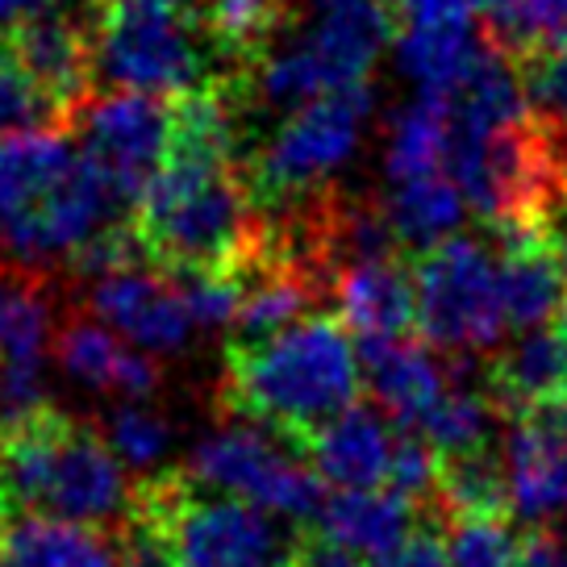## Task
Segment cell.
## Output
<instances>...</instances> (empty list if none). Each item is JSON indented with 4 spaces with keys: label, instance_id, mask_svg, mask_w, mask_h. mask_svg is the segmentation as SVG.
Segmentation results:
<instances>
[{
    "label": "cell",
    "instance_id": "cell-1",
    "mask_svg": "<svg viewBox=\"0 0 567 567\" xmlns=\"http://www.w3.org/2000/svg\"><path fill=\"white\" fill-rule=\"evenodd\" d=\"M363 368L342 321L313 313L264 342H230L217 384V409L264 425L297 451L321 425L354 409Z\"/></svg>",
    "mask_w": 567,
    "mask_h": 567
},
{
    "label": "cell",
    "instance_id": "cell-2",
    "mask_svg": "<svg viewBox=\"0 0 567 567\" xmlns=\"http://www.w3.org/2000/svg\"><path fill=\"white\" fill-rule=\"evenodd\" d=\"M0 476L13 496L38 517H59L75 526H113L130 522L134 488L113 455L105 434L75 422L59 409L0 425Z\"/></svg>",
    "mask_w": 567,
    "mask_h": 567
},
{
    "label": "cell",
    "instance_id": "cell-3",
    "mask_svg": "<svg viewBox=\"0 0 567 567\" xmlns=\"http://www.w3.org/2000/svg\"><path fill=\"white\" fill-rule=\"evenodd\" d=\"M396 30L389 0H305L301 25L276 34L234 84L243 105L301 109L318 96L368 84Z\"/></svg>",
    "mask_w": 567,
    "mask_h": 567
},
{
    "label": "cell",
    "instance_id": "cell-4",
    "mask_svg": "<svg viewBox=\"0 0 567 567\" xmlns=\"http://www.w3.org/2000/svg\"><path fill=\"white\" fill-rule=\"evenodd\" d=\"M125 526L151 534L172 567H288L305 543L247 501L205 496L184 467L138 480Z\"/></svg>",
    "mask_w": 567,
    "mask_h": 567
},
{
    "label": "cell",
    "instance_id": "cell-5",
    "mask_svg": "<svg viewBox=\"0 0 567 567\" xmlns=\"http://www.w3.org/2000/svg\"><path fill=\"white\" fill-rule=\"evenodd\" d=\"M368 117H372L368 84L330 92V96L292 109L271 130V138L250 159H243V179L255 205L264 213H280L326 193L330 188L326 179L354 155Z\"/></svg>",
    "mask_w": 567,
    "mask_h": 567
},
{
    "label": "cell",
    "instance_id": "cell-6",
    "mask_svg": "<svg viewBox=\"0 0 567 567\" xmlns=\"http://www.w3.org/2000/svg\"><path fill=\"white\" fill-rule=\"evenodd\" d=\"M96 75L122 92L188 96L205 84V51L196 42L188 9L155 4H92Z\"/></svg>",
    "mask_w": 567,
    "mask_h": 567
},
{
    "label": "cell",
    "instance_id": "cell-7",
    "mask_svg": "<svg viewBox=\"0 0 567 567\" xmlns=\"http://www.w3.org/2000/svg\"><path fill=\"white\" fill-rule=\"evenodd\" d=\"M413 284H417V326L434 351H496L509 313L501 292V264L480 238L455 234L434 250H425Z\"/></svg>",
    "mask_w": 567,
    "mask_h": 567
},
{
    "label": "cell",
    "instance_id": "cell-8",
    "mask_svg": "<svg viewBox=\"0 0 567 567\" xmlns=\"http://www.w3.org/2000/svg\"><path fill=\"white\" fill-rule=\"evenodd\" d=\"M188 480L205 493H226L247 501L264 514L313 517L321 514V480L313 467L297 460V446L284 443L264 425H221L200 439L188 455Z\"/></svg>",
    "mask_w": 567,
    "mask_h": 567
},
{
    "label": "cell",
    "instance_id": "cell-9",
    "mask_svg": "<svg viewBox=\"0 0 567 567\" xmlns=\"http://www.w3.org/2000/svg\"><path fill=\"white\" fill-rule=\"evenodd\" d=\"M68 130H75V146L113 184V193L138 209L172 151L176 101L113 89L105 96H89L75 109Z\"/></svg>",
    "mask_w": 567,
    "mask_h": 567
},
{
    "label": "cell",
    "instance_id": "cell-10",
    "mask_svg": "<svg viewBox=\"0 0 567 567\" xmlns=\"http://www.w3.org/2000/svg\"><path fill=\"white\" fill-rule=\"evenodd\" d=\"M89 313L96 321H105L109 330H117L125 342L155 354L184 351L196 330L179 284L163 280V271L146 264L122 267L113 276L92 280Z\"/></svg>",
    "mask_w": 567,
    "mask_h": 567
},
{
    "label": "cell",
    "instance_id": "cell-11",
    "mask_svg": "<svg viewBox=\"0 0 567 567\" xmlns=\"http://www.w3.org/2000/svg\"><path fill=\"white\" fill-rule=\"evenodd\" d=\"M9 47L18 51L21 68L30 71L42 96L51 101L59 125L68 130L75 109L89 101V80L96 75V54H92V25H80L68 13H38L4 30Z\"/></svg>",
    "mask_w": 567,
    "mask_h": 567
},
{
    "label": "cell",
    "instance_id": "cell-12",
    "mask_svg": "<svg viewBox=\"0 0 567 567\" xmlns=\"http://www.w3.org/2000/svg\"><path fill=\"white\" fill-rule=\"evenodd\" d=\"M514 509L526 522L567 514V401L517 417L505 443Z\"/></svg>",
    "mask_w": 567,
    "mask_h": 567
},
{
    "label": "cell",
    "instance_id": "cell-13",
    "mask_svg": "<svg viewBox=\"0 0 567 567\" xmlns=\"http://www.w3.org/2000/svg\"><path fill=\"white\" fill-rule=\"evenodd\" d=\"M359 368H363L375 405L405 430H417L430 417V409L439 405L463 375V368H455L446 354L422 347V342H405V338L359 342Z\"/></svg>",
    "mask_w": 567,
    "mask_h": 567
},
{
    "label": "cell",
    "instance_id": "cell-14",
    "mask_svg": "<svg viewBox=\"0 0 567 567\" xmlns=\"http://www.w3.org/2000/svg\"><path fill=\"white\" fill-rule=\"evenodd\" d=\"M80 159L84 155L63 125L0 138V247L59 193Z\"/></svg>",
    "mask_w": 567,
    "mask_h": 567
},
{
    "label": "cell",
    "instance_id": "cell-15",
    "mask_svg": "<svg viewBox=\"0 0 567 567\" xmlns=\"http://www.w3.org/2000/svg\"><path fill=\"white\" fill-rule=\"evenodd\" d=\"M501 238V292L505 313L517 330H543L550 318L564 313L567 280L559 267V238L550 221L496 230Z\"/></svg>",
    "mask_w": 567,
    "mask_h": 567
},
{
    "label": "cell",
    "instance_id": "cell-16",
    "mask_svg": "<svg viewBox=\"0 0 567 567\" xmlns=\"http://www.w3.org/2000/svg\"><path fill=\"white\" fill-rule=\"evenodd\" d=\"M54 359L75 384H84L92 392H117V396L142 401L159 389V368L134 347H125L122 338L92 313H71L59 326Z\"/></svg>",
    "mask_w": 567,
    "mask_h": 567
},
{
    "label": "cell",
    "instance_id": "cell-17",
    "mask_svg": "<svg viewBox=\"0 0 567 567\" xmlns=\"http://www.w3.org/2000/svg\"><path fill=\"white\" fill-rule=\"evenodd\" d=\"M392 451H396V434L368 405L347 409L301 446L318 480L334 484L338 493H372L375 484H389Z\"/></svg>",
    "mask_w": 567,
    "mask_h": 567
},
{
    "label": "cell",
    "instance_id": "cell-18",
    "mask_svg": "<svg viewBox=\"0 0 567 567\" xmlns=\"http://www.w3.org/2000/svg\"><path fill=\"white\" fill-rule=\"evenodd\" d=\"M430 509H417L401 493H338L326 501L318 514V538L334 550H347L354 559H372L375 567L389 564L396 550L405 547V538L417 530V522Z\"/></svg>",
    "mask_w": 567,
    "mask_h": 567
},
{
    "label": "cell",
    "instance_id": "cell-19",
    "mask_svg": "<svg viewBox=\"0 0 567 567\" xmlns=\"http://www.w3.org/2000/svg\"><path fill=\"white\" fill-rule=\"evenodd\" d=\"M338 321L351 326L359 342L401 338L417 321V284L401 259L354 264L334 280Z\"/></svg>",
    "mask_w": 567,
    "mask_h": 567
},
{
    "label": "cell",
    "instance_id": "cell-20",
    "mask_svg": "<svg viewBox=\"0 0 567 567\" xmlns=\"http://www.w3.org/2000/svg\"><path fill=\"white\" fill-rule=\"evenodd\" d=\"M488 396L501 413L526 417L534 409L567 401V338L564 330H530L493 359Z\"/></svg>",
    "mask_w": 567,
    "mask_h": 567
},
{
    "label": "cell",
    "instance_id": "cell-21",
    "mask_svg": "<svg viewBox=\"0 0 567 567\" xmlns=\"http://www.w3.org/2000/svg\"><path fill=\"white\" fill-rule=\"evenodd\" d=\"M493 42L476 34V25H401L392 42L396 68L430 96H451L480 68Z\"/></svg>",
    "mask_w": 567,
    "mask_h": 567
},
{
    "label": "cell",
    "instance_id": "cell-22",
    "mask_svg": "<svg viewBox=\"0 0 567 567\" xmlns=\"http://www.w3.org/2000/svg\"><path fill=\"white\" fill-rule=\"evenodd\" d=\"M4 567H113L117 559V530L75 526L59 517H21L4 530L0 543Z\"/></svg>",
    "mask_w": 567,
    "mask_h": 567
},
{
    "label": "cell",
    "instance_id": "cell-23",
    "mask_svg": "<svg viewBox=\"0 0 567 567\" xmlns=\"http://www.w3.org/2000/svg\"><path fill=\"white\" fill-rule=\"evenodd\" d=\"M446 146H451V105H446V96L417 92V101L396 109V117L389 122V146H384L389 184L446 176Z\"/></svg>",
    "mask_w": 567,
    "mask_h": 567
},
{
    "label": "cell",
    "instance_id": "cell-24",
    "mask_svg": "<svg viewBox=\"0 0 567 567\" xmlns=\"http://www.w3.org/2000/svg\"><path fill=\"white\" fill-rule=\"evenodd\" d=\"M389 213L392 230L401 247L434 250L439 243L455 238V226L463 221V193L451 184V176H425L409 184H392L389 196H380Z\"/></svg>",
    "mask_w": 567,
    "mask_h": 567
},
{
    "label": "cell",
    "instance_id": "cell-25",
    "mask_svg": "<svg viewBox=\"0 0 567 567\" xmlns=\"http://www.w3.org/2000/svg\"><path fill=\"white\" fill-rule=\"evenodd\" d=\"M501 409L493 405L488 392H476L463 384V375L451 384L439 405L430 409L413 434H422L425 443L434 446L443 460H467V455H484V451H496L493 446V425Z\"/></svg>",
    "mask_w": 567,
    "mask_h": 567
},
{
    "label": "cell",
    "instance_id": "cell-26",
    "mask_svg": "<svg viewBox=\"0 0 567 567\" xmlns=\"http://www.w3.org/2000/svg\"><path fill=\"white\" fill-rule=\"evenodd\" d=\"M51 342V305L34 276L0 271V368L4 363H42Z\"/></svg>",
    "mask_w": 567,
    "mask_h": 567
},
{
    "label": "cell",
    "instance_id": "cell-27",
    "mask_svg": "<svg viewBox=\"0 0 567 567\" xmlns=\"http://www.w3.org/2000/svg\"><path fill=\"white\" fill-rule=\"evenodd\" d=\"M484 18L505 54H567V0H488Z\"/></svg>",
    "mask_w": 567,
    "mask_h": 567
},
{
    "label": "cell",
    "instance_id": "cell-28",
    "mask_svg": "<svg viewBox=\"0 0 567 567\" xmlns=\"http://www.w3.org/2000/svg\"><path fill=\"white\" fill-rule=\"evenodd\" d=\"M284 0H209V34L238 59H255L280 34Z\"/></svg>",
    "mask_w": 567,
    "mask_h": 567
},
{
    "label": "cell",
    "instance_id": "cell-29",
    "mask_svg": "<svg viewBox=\"0 0 567 567\" xmlns=\"http://www.w3.org/2000/svg\"><path fill=\"white\" fill-rule=\"evenodd\" d=\"M101 434H105V443L113 446V455L125 463V467H142V472H151V467H159V460H167V451H172V422L155 413V409L138 405V401H130V405L113 409L101 425Z\"/></svg>",
    "mask_w": 567,
    "mask_h": 567
},
{
    "label": "cell",
    "instance_id": "cell-30",
    "mask_svg": "<svg viewBox=\"0 0 567 567\" xmlns=\"http://www.w3.org/2000/svg\"><path fill=\"white\" fill-rule=\"evenodd\" d=\"M522 534L505 517H451L446 522V559L451 567H517Z\"/></svg>",
    "mask_w": 567,
    "mask_h": 567
},
{
    "label": "cell",
    "instance_id": "cell-31",
    "mask_svg": "<svg viewBox=\"0 0 567 567\" xmlns=\"http://www.w3.org/2000/svg\"><path fill=\"white\" fill-rule=\"evenodd\" d=\"M47 122L59 125L51 101L30 80V71L21 68V59L9 47V38L0 34V138H13V134H25V130H42Z\"/></svg>",
    "mask_w": 567,
    "mask_h": 567
},
{
    "label": "cell",
    "instance_id": "cell-32",
    "mask_svg": "<svg viewBox=\"0 0 567 567\" xmlns=\"http://www.w3.org/2000/svg\"><path fill=\"white\" fill-rule=\"evenodd\" d=\"M526 89H530L534 113L567 138V54L534 59L526 68Z\"/></svg>",
    "mask_w": 567,
    "mask_h": 567
},
{
    "label": "cell",
    "instance_id": "cell-33",
    "mask_svg": "<svg viewBox=\"0 0 567 567\" xmlns=\"http://www.w3.org/2000/svg\"><path fill=\"white\" fill-rule=\"evenodd\" d=\"M401 25H476L488 0H389Z\"/></svg>",
    "mask_w": 567,
    "mask_h": 567
},
{
    "label": "cell",
    "instance_id": "cell-34",
    "mask_svg": "<svg viewBox=\"0 0 567 567\" xmlns=\"http://www.w3.org/2000/svg\"><path fill=\"white\" fill-rule=\"evenodd\" d=\"M443 522L446 517L439 514V509H430V514L417 522V530L405 538V547L380 567H451V559H446V538H443V530H439Z\"/></svg>",
    "mask_w": 567,
    "mask_h": 567
},
{
    "label": "cell",
    "instance_id": "cell-35",
    "mask_svg": "<svg viewBox=\"0 0 567 567\" xmlns=\"http://www.w3.org/2000/svg\"><path fill=\"white\" fill-rule=\"evenodd\" d=\"M113 567H172V559L146 530L122 526L117 530V559H113Z\"/></svg>",
    "mask_w": 567,
    "mask_h": 567
},
{
    "label": "cell",
    "instance_id": "cell-36",
    "mask_svg": "<svg viewBox=\"0 0 567 567\" xmlns=\"http://www.w3.org/2000/svg\"><path fill=\"white\" fill-rule=\"evenodd\" d=\"M517 567H567V543L547 526H534L522 534Z\"/></svg>",
    "mask_w": 567,
    "mask_h": 567
},
{
    "label": "cell",
    "instance_id": "cell-37",
    "mask_svg": "<svg viewBox=\"0 0 567 567\" xmlns=\"http://www.w3.org/2000/svg\"><path fill=\"white\" fill-rule=\"evenodd\" d=\"M301 564L305 567H363L354 555L347 550H334L330 543H321L313 530H305V543H301Z\"/></svg>",
    "mask_w": 567,
    "mask_h": 567
},
{
    "label": "cell",
    "instance_id": "cell-38",
    "mask_svg": "<svg viewBox=\"0 0 567 567\" xmlns=\"http://www.w3.org/2000/svg\"><path fill=\"white\" fill-rule=\"evenodd\" d=\"M54 0H0V34L13 30L21 21L38 18V13H51Z\"/></svg>",
    "mask_w": 567,
    "mask_h": 567
},
{
    "label": "cell",
    "instance_id": "cell-39",
    "mask_svg": "<svg viewBox=\"0 0 567 567\" xmlns=\"http://www.w3.org/2000/svg\"><path fill=\"white\" fill-rule=\"evenodd\" d=\"M96 4H155V9H188L193 0H96Z\"/></svg>",
    "mask_w": 567,
    "mask_h": 567
},
{
    "label": "cell",
    "instance_id": "cell-40",
    "mask_svg": "<svg viewBox=\"0 0 567 567\" xmlns=\"http://www.w3.org/2000/svg\"><path fill=\"white\" fill-rule=\"evenodd\" d=\"M9 509H13V496H9L4 476H0V538H4V530H9Z\"/></svg>",
    "mask_w": 567,
    "mask_h": 567
},
{
    "label": "cell",
    "instance_id": "cell-41",
    "mask_svg": "<svg viewBox=\"0 0 567 567\" xmlns=\"http://www.w3.org/2000/svg\"><path fill=\"white\" fill-rule=\"evenodd\" d=\"M288 567H305V564H301V555H297V559H292V564H288Z\"/></svg>",
    "mask_w": 567,
    "mask_h": 567
},
{
    "label": "cell",
    "instance_id": "cell-42",
    "mask_svg": "<svg viewBox=\"0 0 567 567\" xmlns=\"http://www.w3.org/2000/svg\"><path fill=\"white\" fill-rule=\"evenodd\" d=\"M564 338H567V330H564Z\"/></svg>",
    "mask_w": 567,
    "mask_h": 567
}]
</instances>
